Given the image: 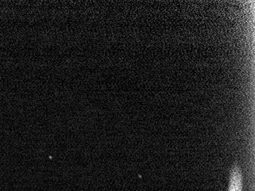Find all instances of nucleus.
<instances>
[{
	"label": "nucleus",
	"mask_w": 255,
	"mask_h": 191,
	"mask_svg": "<svg viewBox=\"0 0 255 191\" xmlns=\"http://www.w3.org/2000/svg\"><path fill=\"white\" fill-rule=\"evenodd\" d=\"M227 191H243V176L239 165H235L231 169Z\"/></svg>",
	"instance_id": "obj_1"
}]
</instances>
